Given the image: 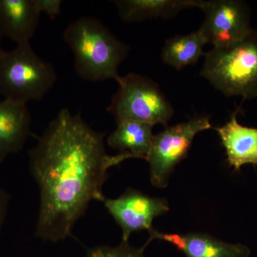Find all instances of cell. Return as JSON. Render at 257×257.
Returning a JSON list of instances; mask_svg holds the SVG:
<instances>
[{
    "label": "cell",
    "instance_id": "6da1fadb",
    "mask_svg": "<svg viewBox=\"0 0 257 257\" xmlns=\"http://www.w3.org/2000/svg\"><path fill=\"white\" fill-rule=\"evenodd\" d=\"M104 137L80 113L64 108L29 151V169L40 192L37 237L52 243L69 237L90 203L104 197L108 170L135 158L128 153L108 155Z\"/></svg>",
    "mask_w": 257,
    "mask_h": 257
},
{
    "label": "cell",
    "instance_id": "7a4b0ae2",
    "mask_svg": "<svg viewBox=\"0 0 257 257\" xmlns=\"http://www.w3.org/2000/svg\"><path fill=\"white\" fill-rule=\"evenodd\" d=\"M73 52L76 73L84 80L117 81L119 67L130 47L119 40L99 19L84 16L72 22L63 33Z\"/></svg>",
    "mask_w": 257,
    "mask_h": 257
},
{
    "label": "cell",
    "instance_id": "3957f363",
    "mask_svg": "<svg viewBox=\"0 0 257 257\" xmlns=\"http://www.w3.org/2000/svg\"><path fill=\"white\" fill-rule=\"evenodd\" d=\"M200 75L226 96L257 97V31L240 41L207 52Z\"/></svg>",
    "mask_w": 257,
    "mask_h": 257
},
{
    "label": "cell",
    "instance_id": "277c9868",
    "mask_svg": "<svg viewBox=\"0 0 257 257\" xmlns=\"http://www.w3.org/2000/svg\"><path fill=\"white\" fill-rule=\"evenodd\" d=\"M57 81L54 66L37 55L30 42L0 51V95L4 99L24 104L42 100Z\"/></svg>",
    "mask_w": 257,
    "mask_h": 257
},
{
    "label": "cell",
    "instance_id": "5b68a950",
    "mask_svg": "<svg viewBox=\"0 0 257 257\" xmlns=\"http://www.w3.org/2000/svg\"><path fill=\"white\" fill-rule=\"evenodd\" d=\"M116 82L119 87L107 108L116 122L133 120L167 126L175 110L156 82L136 73L120 76Z\"/></svg>",
    "mask_w": 257,
    "mask_h": 257
},
{
    "label": "cell",
    "instance_id": "8992f818",
    "mask_svg": "<svg viewBox=\"0 0 257 257\" xmlns=\"http://www.w3.org/2000/svg\"><path fill=\"white\" fill-rule=\"evenodd\" d=\"M211 128L210 117L199 115L154 135L146 160L152 184L159 188L167 187L171 173L188 155L196 135Z\"/></svg>",
    "mask_w": 257,
    "mask_h": 257
},
{
    "label": "cell",
    "instance_id": "52a82bcc",
    "mask_svg": "<svg viewBox=\"0 0 257 257\" xmlns=\"http://www.w3.org/2000/svg\"><path fill=\"white\" fill-rule=\"evenodd\" d=\"M198 8L204 14L199 30L213 47L236 43L253 30L251 11L241 0H199Z\"/></svg>",
    "mask_w": 257,
    "mask_h": 257
},
{
    "label": "cell",
    "instance_id": "ba28073f",
    "mask_svg": "<svg viewBox=\"0 0 257 257\" xmlns=\"http://www.w3.org/2000/svg\"><path fill=\"white\" fill-rule=\"evenodd\" d=\"M100 202L121 228V241H128L135 231L147 230L150 232L153 229L154 219L170 210L164 198L150 197L132 188L116 199L104 197Z\"/></svg>",
    "mask_w": 257,
    "mask_h": 257
},
{
    "label": "cell",
    "instance_id": "9c48e42d",
    "mask_svg": "<svg viewBox=\"0 0 257 257\" xmlns=\"http://www.w3.org/2000/svg\"><path fill=\"white\" fill-rule=\"evenodd\" d=\"M155 239L172 243L186 257H249L251 250L242 243L225 242L207 234H165L150 231L148 242Z\"/></svg>",
    "mask_w": 257,
    "mask_h": 257
},
{
    "label": "cell",
    "instance_id": "30bf717a",
    "mask_svg": "<svg viewBox=\"0 0 257 257\" xmlns=\"http://www.w3.org/2000/svg\"><path fill=\"white\" fill-rule=\"evenodd\" d=\"M31 125L28 104L0 101V163L23 150L31 134Z\"/></svg>",
    "mask_w": 257,
    "mask_h": 257
},
{
    "label": "cell",
    "instance_id": "8fae6325",
    "mask_svg": "<svg viewBox=\"0 0 257 257\" xmlns=\"http://www.w3.org/2000/svg\"><path fill=\"white\" fill-rule=\"evenodd\" d=\"M238 111L233 112L226 124L214 128L224 147L228 163L235 171L245 165H257V128L240 124Z\"/></svg>",
    "mask_w": 257,
    "mask_h": 257
},
{
    "label": "cell",
    "instance_id": "7c38bea8",
    "mask_svg": "<svg viewBox=\"0 0 257 257\" xmlns=\"http://www.w3.org/2000/svg\"><path fill=\"white\" fill-rule=\"evenodd\" d=\"M40 14L35 0H0V26L3 35L16 42H30Z\"/></svg>",
    "mask_w": 257,
    "mask_h": 257
},
{
    "label": "cell",
    "instance_id": "4fadbf2b",
    "mask_svg": "<svg viewBox=\"0 0 257 257\" xmlns=\"http://www.w3.org/2000/svg\"><path fill=\"white\" fill-rule=\"evenodd\" d=\"M114 4L123 21L140 23L173 18L184 10L198 8L199 0H117Z\"/></svg>",
    "mask_w": 257,
    "mask_h": 257
},
{
    "label": "cell",
    "instance_id": "5bb4252c",
    "mask_svg": "<svg viewBox=\"0 0 257 257\" xmlns=\"http://www.w3.org/2000/svg\"><path fill=\"white\" fill-rule=\"evenodd\" d=\"M154 126L146 123L122 120L116 122V128L108 137L107 144L120 153H128L135 159L147 160L151 147Z\"/></svg>",
    "mask_w": 257,
    "mask_h": 257
},
{
    "label": "cell",
    "instance_id": "9a60e30c",
    "mask_svg": "<svg viewBox=\"0 0 257 257\" xmlns=\"http://www.w3.org/2000/svg\"><path fill=\"white\" fill-rule=\"evenodd\" d=\"M207 44V40L199 30L189 35L172 37L166 41L162 49V60L176 69L196 64L201 57L205 56L203 48Z\"/></svg>",
    "mask_w": 257,
    "mask_h": 257
},
{
    "label": "cell",
    "instance_id": "2e32d148",
    "mask_svg": "<svg viewBox=\"0 0 257 257\" xmlns=\"http://www.w3.org/2000/svg\"><path fill=\"white\" fill-rule=\"evenodd\" d=\"M146 243L142 247L132 246L128 241H121L118 246H96L87 251L86 257H145Z\"/></svg>",
    "mask_w": 257,
    "mask_h": 257
},
{
    "label": "cell",
    "instance_id": "e0dca14e",
    "mask_svg": "<svg viewBox=\"0 0 257 257\" xmlns=\"http://www.w3.org/2000/svg\"><path fill=\"white\" fill-rule=\"evenodd\" d=\"M35 3L40 14L44 13L52 19L60 16L63 4L62 0H35Z\"/></svg>",
    "mask_w": 257,
    "mask_h": 257
},
{
    "label": "cell",
    "instance_id": "ac0fdd59",
    "mask_svg": "<svg viewBox=\"0 0 257 257\" xmlns=\"http://www.w3.org/2000/svg\"><path fill=\"white\" fill-rule=\"evenodd\" d=\"M10 202V194L4 189L0 188V233H1L5 219H6Z\"/></svg>",
    "mask_w": 257,
    "mask_h": 257
},
{
    "label": "cell",
    "instance_id": "d6986e66",
    "mask_svg": "<svg viewBox=\"0 0 257 257\" xmlns=\"http://www.w3.org/2000/svg\"><path fill=\"white\" fill-rule=\"evenodd\" d=\"M3 37H4V35H3V31H2L1 26H0V51L3 50V47L1 46L2 40H3Z\"/></svg>",
    "mask_w": 257,
    "mask_h": 257
}]
</instances>
